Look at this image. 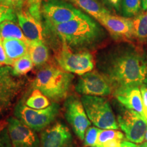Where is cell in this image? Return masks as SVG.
<instances>
[{"instance_id":"cell-6","label":"cell","mask_w":147,"mask_h":147,"mask_svg":"<svg viewBox=\"0 0 147 147\" xmlns=\"http://www.w3.org/2000/svg\"><path fill=\"white\" fill-rule=\"evenodd\" d=\"M55 55V59L61 69L79 76L94 68L95 60L89 51H73L64 42Z\"/></svg>"},{"instance_id":"cell-5","label":"cell","mask_w":147,"mask_h":147,"mask_svg":"<svg viewBox=\"0 0 147 147\" xmlns=\"http://www.w3.org/2000/svg\"><path fill=\"white\" fill-rule=\"evenodd\" d=\"M80 100L89 121L102 129H118V123L115 118L109 101L104 97L82 95Z\"/></svg>"},{"instance_id":"cell-14","label":"cell","mask_w":147,"mask_h":147,"mask_svg":"<svg viewBox=\"0 0 147 147\" xmlns=\"http://www.w3.org/2000/svg\"><path fill=\"white\" fill-rule=\"evenodd\" d=\"M97 21L105 27L115 39L125 41H131L135 39L132 18L109 14L99 18Z\"/></svg>"},{"instance_id":"cell-33","label":"cell","mask_w":147,"mask_h":147,"mask_svg":"<svg viewBox=\"0 0 147 147\" xmlns=\"http://www.w3.org/2000/svg\"><path fill=\"white\" fill-rule=\"evenodd\" d=\"M121 147H140V146L136 144V143L130 142V141L123 140L121 142Z\"/></svg>"},{"instance_id":"cell-18","label":"cell","mask_w":147,"mask_h":147,"mask_svg":"<svg viewBox=\"0 0 147 147\" xmlns=\"http://www.w3.org/2000/svg\"><path fill=\"white\" fill-rule=\"evenodd\" d=\"M3 46L9 59L14 61L29 53V44L30 42L17 39L3 40Z\"/></svg>"},{"instance_id":"cell-3","label":"cell","mask_w":147,"mask_h":147,"mask_svg":"<svg viewBox=\"0 0 147 147\" xmlns=\"http://www.w3.org/2000/svg\"><path fill=\"white\" fill-rule=\"evenodd\" d=\"M74 76L59 67L42 66L32 83L33 89L40 91L53 102L67 98Z\"/></svg>"},{"instance_id":"cell-12","label":"cell","mask_w":147,"mask_h":147,"mask_svg":"<svg viewBox=\"0 0 147 147\" xmlns=\"http://www.w3.org/2000/svg\"><path fill=\"white\" fill-rule=\"evenodd\" d=\"M6 121L12 147H40L36 131L16 117H9Z\"/></svg>"},{"instance_id":"cell-19","label":"cell","mask_w":147,"mask_h":147,"mask_svg":"<svg viewBox=\"0 0 147 147\" xmlns=\"http://www.w3.org/2000/svg\"><path fill=\"white\" fill-rule=\"evenodd\" d=\"M124 137V134L117 129H100L95 147H121Z\"/></svg>"},{"instance_id":"cell-4","label":"cell","mask_w":147,"mask_h":147,"mask_svg":"<svg viewBox=\"0 0 147 147\" xmlns=\"http://www.w3.org/2000/svg\"><path fill=\"white\" fill-rule=\"evenodd\" d=\"M59 111L60 106L57 102L51 103L49 107L44 109H34L20 101L14 106V115L36 132L43 131L50 126L58 117Z\"/></svg>"},{"instance_id":"cell-35","label":"cell","mask_w":147,"mask_h":147,"mask_svg":"<svg viewBox=\"0 0 147 147\" xmlns=\"http://www.w3.org/2000/svg\"><path fill=\"white\" fill-rule=\"evenodd\" d=\"M140 147H147V142H144L140 145Z\"/></svg>"},{"instance_id":"cell-11","label":"cell","mask_w":147,"mask_h":147,"mask_svg":"<svg viewBox=\"0 0 147 147\" xmlns=\"http://www.w3.org/2000/svg\"><path fill=\"white\" fill-rule=\"evenodd\" d=\"M75 90L82 95L104 97L113 93V87L108 79L100 71L92 70L81 75L78 78Z\"/></svg>"},{"instance_id":"cell-21","label":"cell","mask_w":147,"mask_h":147,"mask_svg":"<svg viewBox=\"0 0 147 147\" xmlns=\"http://www.w3.org/2000/svg\"><path fill=\"white\" fill-rule=\"evenodd\" d=\"M0 36L3 40L17 39L29 42L16 21H5L0 24Z\"/></svg>"},{"instance_id":"cell-8","label":"cell","mask_w":147,"mask_h":147,"mask_svg":"<svg viewBox=\"0 0 147 147\" xmlns=\"http://www.w3.org/2000/svg\"><path fill=\"white\" fill-rule=\"evenodd\" d=\"M117 115V123L130 142L140 144L144 141L147 129V121L134 110L121 106Z\"/></svg>"},{"instance_id":"cell-2","label":"cell","mask_w":147,"mask_h":147,"mask_svg":"<svg viewBox=\"0 0 147 147\" xmlns=\"http://www.w3.org/2000/svg\"><path fill=\"white\" fill-rule=\"evenodd\" d=\"M48 26L73 51H88L104 36L99 24L84 13L67 23Z\"/></svg>"},{"instance_id":"cell-24","label":"cell","mask_w":147,"mask_h":147,"mask_svg":"<svg viewBox=\"0 0 147 147\" xmlns=\"http://www.w3.org/2000/svg\"><path fill=\"white\" fill-rule=\"evenodd\" d=\"M34 64L29 54L21 57L14 61L12 65V71L14 76H20L27 74L34 68Z\"/></svg>"},{"instance_id":"cell-1","label":"cell","mask_w":147,"mask_h":147,"mask_svg":"<svg viewBox=\"0 0 147 147\" xmlns=\"http://www.w3.org/2000/svg\"><path fill=\"white\" fill-rule=\"evenodd\" d=\"M97 65L114 90L146 86V59L142 51L133 46H121L108 51L99 59Z\"/></svg>"},{"instance_id":"cell-16","label":"cell","mask_w":147,"mask_h":147,"mask_svg":"<svg viewBox=\"0 0 147 147\" xmlns=\"http://www.w3.org/2000/svg\"><path fill=\"white\" fill-rule=\"evenodd\" d=\"M113 95L117 100L125 108L134 110L144 118L143 102L142 93L139 87H126L116 89L113 91Z\"/></svg>"},{"instance_id":"cell-28","label":"cell","mask_w":147,"mask_h":147,"mask_svg":"<svg viewBox=\"0 0 147 147\" xmlns=\"http://www.w3.org/2000/svg\"><path fill=\"white\" fill-rule=\"evenodd\" d=\"M100 129L97 127H89L86 131L84 138V145L85 147H95Z\"/></svg>"},{"instance_id":"cell-15","label":"cell","mask_w":147,"mask_h":147,"mask_svg":"<svg viewBox=\"0 0 147 147\" xmlns=\"http://www.w3.org/2000/svg\"><path fill=\"white\" fill-rule=\"evenodd\" d=\"M16 19L24 35L29 42L44 41L41 21L35 18L24 8L16 11Z\"/></svg>"},{"instance_id":"cell-9","label":"cell","mask_w":147,"mask_h":147,"mask_svg":"<svg viewBox=\"0 0 147 147\" xmlns=\"http://www.w3.org/2000/svg\"><path fill=\"white\" fill-rule=\"evenodd\" d=\"M63 108L65 118L73 131L80 140H84L86 131L91 122L88 118L80 98L74 95L67 96Z\"/></svg>"},{"instance_id":"cell-10","label":"cell","mask_w":147,"mask_h":147,"mask_svg":"<svg viewBox=\"0 0 147 147\" xmlns=\"http://www.w3.org/2000/svg\"><path fill=\"white\" fill-rule=\"evenodd\" d=\"M82 14V11L65 0H47L42 5V15L48 25L67 23Z\"/></svg>"},{"instance_id":"cell-37","label":"cell","mask_w":147,"mask_h":147,"mask_svg":"<svg viewBox=\"0 0 147 147\" xmlns=\"http://www.w3.org/2000/svg\"><path fill=\"white\" fill-rule=\"evenodd\" d=\"M0 67H1V65H0Z\"/></svg>"},{"instance_id":"cell-25","label":"cell","mask_w":147,"mask_h":147,"mask_svg":"<svg viewBox=\"0 0 147 147\" xmlns=\"http://www.w3.org/2000/svg\"><path fill=\"white\" fill-rule=\"evenodd\" d=\"M142 0H121V10L125 17H134L140 12Z\"/></svg>"},{"instance_id":"cell-36","label":"cell","mask_w":147,"mask_h":147,"mask_svg":"<svg viewBox=\"0 0 147 147\" xmlns=\"http://www.w3.org/2000/svg\"><path fill=\"white\" fill-rule=\"evenodd\" d=\"M144 139L146 140V141H147V129H146V134H145V138Z\"/></svg>"},{"instance_id":"cell-22","label":"cell","mask_w":147,"mask_h":147,"mask_svg":"<svg viewBox=\"0 0 147 147\" xmlns=\"http://www.w3.org/2000/svg\"><path fill=\"white\" fill-rule=\"evenodd\" d=\"M134 35L136 40L140 42L147 41V10L140 11L132 18Z\"/></svg>"},{"instance_id":"cell-7","label":"cell","mask_w":147,"mask_h":147,"mask_svg":"<svg viewBox=\"0 0 147 147\" xmlns=\"http://www.w3.org/2000/svg\"><path fill=\"white\" fill-rule=\"evenodd\" d=\"M16 77L12 66L0 67V117L10 109L24 87V80Z\"/></svg>"},{"instance_id":"cell-26","label":"cell","mask_w":147,"mask_h":147,"mask_svg":"<svg viewBox=\"0 0 147 147\" xmlns=\"http://www.w3.org/2000/svg\"><path fill=\"white\" fill-rule=\"evenodd\" d=\"M17 21L16 10L13 7L0 1V24L5 21Z\"/></svg>"},{"instance_id":"cell-29","label":"cell","mask_w":147,"mask_h":147,"mask_svg":"<svg viewBox=\"0 0 147 147\" xmlns=\"http://www.w3.org/2000/svg\"><path fill=\"white\" fill-rule=\"evenodd\" d=\"M0 147H12L6 120L0 121Z\"/></svg>"},{"instance_id":"cell-30","label":"cell","mask_w":147,"mask_h":147,"mask_svg":"<svg viewBox=\"0 0 147 147\" xmlns=\"http://www.w3.org/2000/svg\"><path fill=\"white\" fill-rule=\"evenodd\" d=\"M12 64H13V62L9 59L6 53H5L3 39L0 36V65L3 66V65H5L12 66Z\"/></svg>"},{"instance_id":"cell-13","label":"cell","mask_w":147,"mask_h":147,"mask_svg":"<svg viewBox=\"0 0 147 147\" xmlns=\"http://www.w3.org/2000/svg\"><path fill=\"white\" fill-rule=\"evenodd\" d=\"M40 147H76L69 128L61 122H56L40 134Z\"/></svg>"},{"instance_id":"cell-23","label":"cell","mask_w":147,"mask_h":147,"mask_svg":"<svg viewBox=\"0 0 147 147\" xmlns=\"http://www.w3.org/2000/svg\"><path fill=\"white\" fill-rule=\"evenodd\" d=\"M24 104L34 109H44L51 104L50 100L37 89H33L31 94L25 99Z\"/></svg>"},{"instance_id":"cell-31","label":"cell","mask_w":147,"mask_h":147,"mask_svg":"<svg viewBox=\"0 0 147 147\" xmlns=\"http://www.w3.org/2000/svg\"><path fill=\"white\" fill-rule=\"evenodd\" d=\"M0 1L13 7L17 11L25 6L27 0H0Z\"/></svg>"},{"instance_id":"cell-32","label":"cell","mask_w":147,"mask_h":147,"mask_svg":"<svg viewBox=\"0 0 147 147\" xmlns=\"http://www.w3.org/2000/svg\"><path fill=\"white\" fill-rule=\"evenodd\" d=\"M140 91L142 93V102H143V111H144V117L147 121V87L142 86L140 87Z\"/></svg>"},{"instance_id":"cell-20","label":"cell","mask_w":147,"mask_h":147,"mask_svg":"<svg viewBox=\"0 0 147 147\" xmlns=\"http://www.w3.org/2000/svg\"><path fill=\"white\" fill-rule=\"evenodd\" d=\"M28 54L32 59L34 66L42 67L49 59V51L44 41L30 42Z\"/></svg>"},{"instance_id":"cell-17","label":"cell","mask_w":147,"mask_h":147,"mask_svg":"<svg viewBox=\"0 0 147 147\" xmlns=\"http://www.w3.org/2000/svg\"><path fill=\"white\" fill-rule=\"evenodd\" d=\"M74 5L88 14L98 20L102 16L110 14V12L99 0H65Z\"/></svg>"},{"instance_id":"cell-27","label":"cell","mask_w":147,"mask_h":147,"mask_svg":"<svg viewBox=\"0 0 147 147\" xmlns=\"http://www.w3.org/2000/svg\"><path fill=\"white\" fill-rule=\"evenodd\" d=\"M47 0H27L26 10L35 18L42 21V5Z\"/></svg>"},{"instance_id":"cell-34","label":"cell","mask_w":147,"mask_h":147,"mask_svg":"<svg viewBox=\"0 0 147 147\" xmlns=\"http://www.w3.org/2000/svg\"><path fill=\"white\" fill-rule=\"evenodd\" d=\"M142 8L143 10H147V0H142Z\"/></svg>"}]
</instances>
